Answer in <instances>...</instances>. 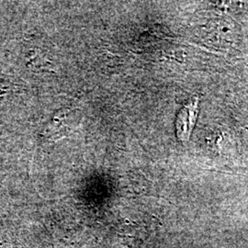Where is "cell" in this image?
Here are the masks:
<instances>
[{"instance_id": "6da1fadb", "label": "cell", "mask_w": 248, "mask_h": 248, "mask_svg": "<svg viewBox=\"0 0 248 248\" xmlns=\"http://www.w3.org/2000/svg\"><path fill=\"white\" fill-rule=\"evenodd\" d=\"M199 113V99L195 98L184 107L178 113L176 123L177 136L181 142L189 140Z\"/></svg>"}]
</instances>
